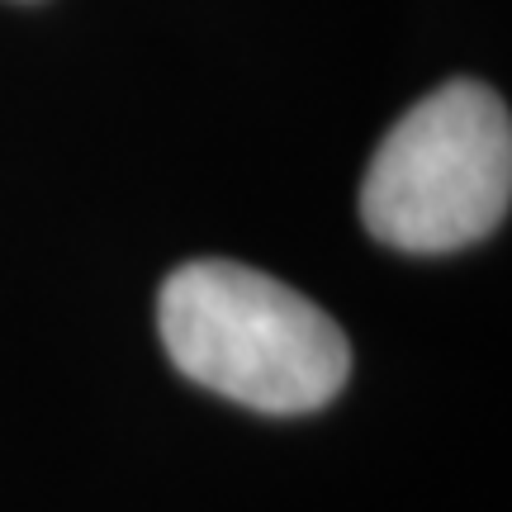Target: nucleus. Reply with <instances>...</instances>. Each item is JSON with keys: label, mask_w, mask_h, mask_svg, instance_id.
<instances>
[{"label": "nucleus", "mask_w": 512, "mask_h": 512, "mask_svg": "<svg viewBox=\"0 0 512 512\" xmlns=\"http://www.w3.org/2000/svg\"><path fill=\"white\" fill-rule=\"evenodd\" d=\"M157 323L190 380L261 413L323 408L351 375V347L328 313L238 261L171 271Z\"/></svg>", "instance_id": "1"}, {"label": "nucleus", "mask_w": 512, "mask_h": 512, "mask_svg": "<svg viewBox=\"0 0 512 512\" xmlns=\"http://www.w3.org/2000/svg\"><path fill=\"white\" fill-rule=\"evenodd\" d=\"M508 195V105L479 81H446L384 133L361 185V219L399 252H456L494 233Z\"/></svg>", "instance_id": "2"}]
</instances>
